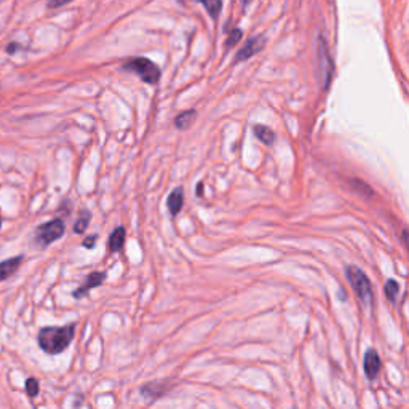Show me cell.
I'll return each mask as SVG.
<instances>
[{
	"label": "cell",
	"mask_w": 409,
	"mask_h": 409,
	"mask_svg": "<svg viewBox=\"0 0 409 409\" xmlns=\"http://www.w3.org/2000/svg\"><path fill=\"white\" fill-rule=\"evenodd\" d=\"M106 280V272H91L90 275L86 276V280L84 285H82L79 289H75V291L72 293V296L75 299H82L84 296L88 294V291L93 288H98L101 286L104 283Z\"/></svg>",
	"instance_id": "8"
},
{
	"label": "cell",
	"mask_w": 409,
	"mask_h": 409,
	"mask_svg": "<svg viewBox=\"0 0 409 409\" xmlns=\"http://www.w3.org/2000/svg\"><path fill=\"white\" fill-rule=\"evenodd\" d=\"M65 230H66L65 221H62L61 218H55L52 221L40 224L39 228L35 229L34 243L39 248H47L53 242L60 240V238L65 235Z\"/></svg>",
	"instance_id": "2"
},
{
	"label": "cell",
	"mask_w": 409,
	"mask_h": 409,
	"mask_svg": "<svg viewBox=\"0 0 409 409\" xmlns=\"http://www.w3.org/2000/svg\"><path fill=\"white\" fill-rule=\"evenodd\" d=\"M242 39V30L240 29H234L229 35V40H228V47L235 45V43Z\"/></svg>",
	"instance_id": "20"
},
{
	"label": "cell",
	"mask_w": 409,
	"mask_h": 409,
	"mask_svg": "<svg viewBox=\"0 0 409 409\" xmlns=\"http://www.w3.org/2000/svg\"><path fill=\"white\" fill-rule=\"evenodd\" d=\"M24 259V256H15V257H10V259H5L0 262V281L10 279L11 275H13L18 269H20L21 262Z\"/></svg>",
	"instance_id": "10"
},
{
	"label": "cell",
	"mask_w": 409,
	"mask_h": 409,
	"mask_svg": "<svg viewBox=\"0 0 409 409\" xmlns=\"http://www.w3.org/2000/svg\"><path fill=\"white\" fill-rule=\"evenodd\" d=\"M96 238H98V235H91V237H88V238H85L84 240V248H93L94 247V242H96Z\"/></svg>",
	"instance_id": "22"
},
{
	"label": "cell",
	"mask_w": 409,
	"mask_h": 409,
	"mask_svg": "<svg viewBox=\"0 0 409 409\" xmlns=\"http://www.w3.org/2000/svg\"><path fill=\"white\" fill-rule=\"evenodd\" d=\"M39 392H40L39 382H37V379H34V377H29V379L26 381V393H28V396H30V398H34V396L39 395Z\"/></svg>",
	"instance_id": "19"
},
{
	"label": "cell",
	"mask_w": 409,
	"mask_h": 409,
	"mask_svg": "<svg viewBox=\"0 0 409 409\" xmlns=\"http://www.w3.org/2000/svg\"><path fill=\"white\" fill-rule=\"evenodd\" d=\"M194 118H195V111H187V112H182L181 116L176 117V121H174V125L178 127L179 130H186L189 125H191L194 122Z\"/></svg>",
	"instance_id": "16"
},
{
	"label": "cell",
	"mask_w": 409,
	"mask_h": 409,
	"mask_svg": "<svg viewBox=\"0 0 409 409\" xmlns=\"http://www.w3.org/2000/svg\"><path fill=\"white\" fill-rule=\"evenodd\" d=\"M264 43H266V39H264L262 35H257V37H251V39L247 40L243 48L240 52L237 53L235 56V62H240V61H247L250 60L251 56H254L256 53H259L261 50L264 48Z\"/></svg>",
	"instance_id": "6"
},
{
	"label": "cell",
	"mask_w": 409,
	"mask_h": 409,
	"mask_svg": "<svg viewBox=\"0 0 409 409\" xmlns=\"http://www.w3.org/2000/svg\"><path fill=\"white\" fill-rule=\"evenodd\" d=\"M203 7L208 11L211 18H215L218 20V16L221 15V10H223V0H197Z\"/></svg>",
	"instance_id": "14"
},
{
	"label": "cell",
	"mask_w": 409,
	"mask_h": 409,
	"mask_svg": "<svg viewBox=\"0 0 409 409\" xmlns=\"http://www.w3.org/2000/svg\"><path fill=\"white\" fill-rule=\"evenodd\" d=\"M75 323H69L65 326H47L39 331L37 342L40 349L48 355H60L65 352L75 336Z\"/></svg>",
	"instance_id": "1"
},
{
	"label": "cell",
	"mask_w": 409,
	"mask_h": 409,
	"mask_svg": "<svg viewBox=\"0 0 409 409\" xmlns=\"http://www.w3.org/2000/svg\"><path fill=\"white\" fill-rule=\"evenodd\" d=\"M167 392L168 386H165V382H150L141 388V393L147 401L159 400L160 396H163Z\"/></svg>",
	"instance_id": "9"
},
{
	"label": "cell",
	"mask_w": 409,
	"mask_h": 409,
	"mask_svg": "<svg viewBox=\"0 0 409 409\" xmlns=\"http://www.w3.org/2000/svg\"><path fill=\"white\" fill-rule=\"evenodd\" d=\"M0 225H2V219H0Z\"/></svg>",
	"instance_id": "26"
},
{
	"label": "cell",
	"mask_w": 409,
	"mask_h": 409,
	"mask_svg": "<svg viewBox=\"0 0 409 409\" xmlns=\"http://www.w3.org/2000/svg\"><path fill=\"white\" fill-rule=\"evenodd\" d=\"M72 0H48V9H60L65 7V5L71 4Z\"/></svg>",
	"instance_id": "21"
},
{
	"label": "cell",
	"mask_w": 409,
	"mask_h": 409,
	"mask_svg": "<svg viewBox=\"0 0 409 409\" xmlns=\"http://www.w3.org/2000/svg\"><path fill=\"white\" fill-rule=\"evenodd\" d=\"M125 71H130V72H135L136 75H140L142 82H146V84H157V82L160 80V69L159 66L155 65L147 58H133L127 61L123 65Z\"/></svg>",
	"instance_id": "4"
},
{
	"label": "cell",
	"mask_w": 409,
	"mask_h": 409,
	"mask_svg": "<svg viewBox=\"0 0 409 409\" xmlns=\"http://www.w3.org/2000/svg\"><path fill=\"white\" fill-rule=\"evenodd\" d=\"M90 221H91V213L86 211V210L80 211V218L77 219V223L74 224L75 234H84L88 228V224H90Z\"/></svg>",
	"instance_id": "15"
},
{
	"label": "cell",
	"mask_w": 409,
	"mask_h": 409,
	"mask_svg": "<svg viewBox=\"0 0 409 409\" xmlns=\"http://www.w3.org/2000/svg\"><path fill=\"white\" fill-rule=\"evenodd\" d=\"M125 237H127V232H125L123 228H117L114 232H112L109 238L111 251H116V253L117 251H121L125 243Z\"/></svg>",
	"instance_id": "13"
},
{
	"label": "cell",
	"mask_w": 409,
	"mask_h": 409,
	"mask_svg": "<svg viewBox=\"0 0 409 409\" xmlns=\"http://www.w3.org/2000/svg\"><path fill=\"white\" fill-rule=\"evenodd\" d=\"M318 65H320V77H322L323 90H328L332 74H335V65H332L328 43L325 42L323 37L318 39Z\"/></svg>",
	"instance_id": "5"
},
{
	"label": "cell",
	"mask_w": 409,
	"mask_h": 409,
	"mask_svg": "<svg viewBox=\"0 0 409 409\" xmlns=\"http://www.w3.org/2000/svg\"><path fill=\"white\" fill-rule=\"evenodd\" d=\"M253 133L257 140H259L262 144H266V146H272L275 141V131L266 127V125H254Z\"/></svg>",
	"instance_id": "12"
},
{
	"label": "cell",
	"mask_w": 409,
	"mask_h": 409,
	"mask_svg": "<svg viewBox=\"0 0 409 409\" xmlns=\"http://www.w3.org/2000/svg\"><path fill=\"white\" fill-rule=\"evenodd\" d=\"M350 184H352V187H354L358 194H363L364 197H373V189H371L368 184H364L363 181L354 179V181L350 182Z\"/></svg>",
	"instance_id": "18"
},
{
	"label": "cell",
	"mask_w": 409,
	"mask_h": 409,
	"mask_svg": "<svg viewBox=\"0 0 409 409\" xmlns=\"http://www.w3.org/2000/svg\"><path fill=\"white\" fill-rule=\"evenodd\" d=\"M182 205H184V192H182L181 187H176L174 191L169 194V197L167 200L169 215L172 216L179 215V211L182 210Z\"/></svg>",
	"instance_id": "11"
},
{
	"label": "cell",
	"mask_w": 409,
	"mask_h": 409,
	"mask_svg": "<svg viewBox=\"0 0 409 409\" xmlns=\"http://www.w3.org/2000/svg\"><path fill=\"white\" fill-rule=\"evenodd\" d=\"M363 368H364V374H366L369 381H374L377 374H379L381 358H379V354H377L374 349H369L366 354H364Z\"/></svg>",
	"instance_id": "7"
},
{
	"label": "cell",
	"mask_w": 409,
	"mask_h": 409,
	"mask_svg": "<svg viewBox=\"0 0 409 409\" xmlns=\"http://www.w3.org/2000/svg\"><path fill=\"white\" fill-rule=\"evenodd\" d=\"M383 291H386V296L388 298V301L392 302V304H396V296H398V291H400L398 281L393 280V279H390L386 283V288H383Z\"/></svg>",
	"instance_id": "17"
},
{
	"label": "cell",
	"mask_w": 409,
	"mask_h": 409,
	"mask_svg": "<svg viewBox=\"0 0 409 409\" xmlns=\"http://www.w3.org/2000/svg\"><path fill=\"white\" fill-rule=\"evenodd\" d=\"M201 191H203V184H201V182H200L198 187H197V195H198V197H201V194H203Z\"/></svg>",
	"instance_id": "24"
},
{
	"label": "cell",
	"mask_w": 409,
	"mask_h": 409,
	"mask_svg": "<svg viewBox=\"0 0 409 409\" xmlns=\"http://www.w3.org/2000/svg\"><path fill=\"white\" fill-rule=\"evenodd\" d=\"M403 243L408 245V230H403Z\"/></svg>",
	"instance_id": "23"
},
{
	"label": "cell",
	"mask_w": 409,
	"mask_h": 409,
	"mask_svg": "<svg viewBox=\"0 0 409 409\" xmlns=\"http://www.w3.org/2000/svg\"><path fill=\"white\" fill-rule=\"evenodd\" d=\"M251 2V0H242V4H243V7H247V5Z\"/></svg>",
	"instance_id": "25"
},
{
	"label": "cell",
	"mask_w": 409,
	"mask_h": 409,
	"mask_svg": "<svg viewBox=\"0 0 409 409\" xmlns=\"http://www.w3.org/2000/svg\"><path fill=\"white\" fill-rule=\"evenodd\" d=\"M345 276H347L350 286L354 288V291L357 293L363 304L369 306L371 302H373V288H371L368 275L364 274L360 267L349 266L345 269Z\"/></svg>",
	"instance_id": "3"
}]
</instances>
